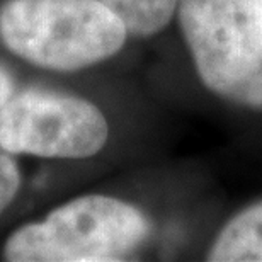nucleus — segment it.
I'll return each instance as SVG.
<instances>
[{
  "label": "nucleus",
  "instance_id": "f257e3e1",
  "mask_svg": "<svg viewBox=\"0 0 262 262\" xmlns=\"http://www.w3.org/2000/svg\"><path fill=\"white\" fill-rule=\"evenodd\" d=\"M126 26L101 0H9L0 39L36 67L70 72L116 55Z\"/></svg>",
  "mask_w": 262,
  "mask_h": 262
},
{
  "label": "nucleus",
  "instance_id": "f03ea898",
  "mask_svg": "<svg viewBox=\"0 0 262 262\" xmlns=\"http://www.w3.org/2000/svg\"><path fill=\"white\" fill-rule=\"evenodd\" d=\"M177 7L201 82L227 101L262 109L260 0H179Z\"/></svg>",
  "mask_w": 262,
  "mask_h": 262
},
{
  "label": "nucleus",
  "instance_id": "7ed1b4c3",
  "mask_svg": "<svg viewBox=\"0 0 262 262\" xmlns=\"http://www.w3.org/2000/svg\"><path fill=\"white\" fill-rule=\"evenodd\" d=\"M135 206L116 198L83 196L10 235L4 257L12 262L121 260L148 235Z\"/></svg>",
  "mask_w": 262,
  "mask_h": 262
},
{
  "label": "nucleus",
  "instance_id": "20e7f679",
  "mask_svg": "<svg viewBox=\"0 0 262 262\" xmlns=\"http://www.w3.org/2000/svg\"><path fill=\"white\" fill-rule=\"evenodd\" d=\"M107 121L80 97L41 91L9 99L0 111V148L46 159H87L106 145Z\"/></svg>",
  "mask_w": 262,
  "mask_h": 262
},
{
  "label": "nucleus",
  "instance_id": "39448f33",
  "mask_svg": "<svg viewBox=\"0 0 262 262\" xmlns=\"http://www.w3.org/2000/svg\"><path fill=\"white\" fill-rule=\"evenodd\" d=\"M208 260L262 262V201L250 204L225 225Z\"/></svg>",
  "mask_w": 262,
  "mask_h": 262
},
{
  "label": "nucleus",
  "instance_id": "423d86ee",
  "mask_svg": "<svg viewBox=\"0 0 262 262\" xmlns=\"http://www.w3.org/2000/svg\"><path fill=\"white\" fill-rule=\"evenodd\" d=\"M107 5L126 31L135 36H151L170 23L179 0H101Z\"/></svg>",
  "mask_w": 262,
  "mask_h": 262
},
{
  "label": "nucleus",
  "instance_id": "0eeeda50",
  "mask_svg": "<svg viewBox=\"0 0 262 262\" xmlns=\"http://www.w3.org/2000/svg\"><path fill=\"white\" fill-rule=\"evenodd\" d=\"M20 186V174L15 162L0 154V214L14 201Z\"/></svg>",
  "mask_w": 262,
  "mask_h": 262
},
{
  "label": "nucleus",
  "instance_id": "6e6552de",
  "mask_svg": "<svg viewBox=\"0 0 262 262\" xmlns=\"http://www.w3.org/2000/svg\"><path fill=\"white\" fill-rule=\"evenodd\" d=\"M10 96H12V82H10V77L7 73L0 68V111L7 104Z\"/></svg>",
  "mask_w": 262,
  "mask_h": 262
},
{
  "label": "nucleus",
  "instance_id": "1a4fd4ad",
  "mask_svg": "<svg viewBox=\"0 0 262 262\" xmlns=\"http://www.w3.org/2000/svg\"><path fill=\"white\" fill-rule=\"evenodd\" d=\"M260 4H262V0H260Z\"/></svg>",
  "mask_w": 262,
  "mask_h": 262
}]
</instances>
